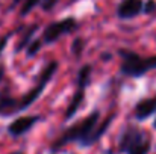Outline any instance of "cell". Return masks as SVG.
Masks as SVG:
<instances>
[{"label":"cell","instance_id":"cell-1","mask_svg":"<svg viewBox=\"0 0 156 154\" xmlns=\"http://www.w3.org/2000/svg\"><path fill=\"white\" fill-rule=\"evenodd\" d=\"M114 119H115V113H109L103 121H100V112L93 110L82 119L67 127L50 144V151L58 153L61 148H64L68 144H77L82 148L96 145L109 130Z\"/></svg>","mask_w":156,"mask_h":154},{"label":"cell","instance_id":"cell-2","mask_svg":"<svg viewBox=\"0 0 156 154\" xmlns=\"http://www.w3.org/2000/svg\"><path fill=\"white\" fill-rule=\"evenodd\" d=\"M117 54L120 56V67L118 73L124 77L140 79L146 76L149 71L156 70V54L152 56H141L140 53L130 49H118Z\"/></svg>","mask_w":156,"mask_h":154},{"label":"cell","instance_id":"cell-3","mask_svg":"<svg viewBox=\"0 0 156 154\" xmlns=\"http://www.w3.org/2000/svg\"><path fill=\"white\" fill-rule=\"evenodd\" d=\"M118 151L121 154H149L152 151V136L136 124H126L118 136Z\"/></svg>","mask_w":156,"mask_h":154},{"label":"cell","instance_id":"cell-4","mask_svg":"<svg viewBox=\"0 0 156 154\" xmlns=\"http://www.w3.org/2000/svg\"><path fill=\"white\" fill-rule=\"evenodd\" d=\"M58 68H59V62H58V60H53V59L49 60V62L43 67V70L40 71V74H38V77H37L35 86L30 88L26 94H23V95L20 97V112L27 110L34 103L43 95V92L46 91L49 82L53 79V76H55V73L58 71Z\"/></svg>","mask_w":156,"mask_h":154},{"label":"cell","instance_id":"cell-5","mask_svg":"<svg viewBox=\"0 0 156 154\" xmlns=\"http://www.w3.org/2000/svg\"><path fill=\"white\" fill-rule=\"evenodd\" d=\"M79 27H80V24H79L77 18H74V17H65V18H61V20H56V21L49 23L43 29L41 38H43V41H44L46 46H50V44L58 43L61 39V36L74 33Z\"/></svg>","mask_w":156,"mask_h":154},{"label":"cell","instance_id":"cell-6","mask_svg":"<svg viewBox=\"0 0 156 154\" xmlns=\"http://www.w3.org/2000/svg\"><path fill=\"white\" fill-rule=\"evenodd\" d=\"M41 121L40 115H24V116H18L14 121H11L6 127V132L9 133V136L12 138H20L23 135H26L27 132H30L35 124H38Z\"/></svg>","mask_w":156,"mask_h":154},{"label":"cell","instance_id":"cell-7","mask_svg":"<svg viewBox=\"0 0 156 154\" xmlns=\"http://www.w3.org/2000/svg\"><path fill=\"white\" fill-rule=\"evenodd\" d=\"M17 113H20V98H15L6 85L0 89V116L8 118Z\"/></svg>","mask_w":156,"mask_h":154},{"label":"cell","instance_id":"cell-8","mask_svg":"<svg viewBox=\"0 0 156 154\" xmlns=\"http://www.w3.org/2000/svg\"><path fill=\"white\" fill-rule=\"evenodd\" d=\"M144 0H121L115 9V14L120 20H132L143 14Z\"/></svg>","mask_w":156,"mask_h":154},{"label":"cell","instance_id":"cell-9","mask_svg":"<svg viewBox=\"0 0 156 154\" xmlns=\"http://www.w3.org/2000/svg\"><path fill=\"white\" fill-rule=\"evenodd\" d=\"M156 113V95L155 97H146L133 106V116L136 121H146L152 115Z\"/></svg>","mask_w":156,"mask_h":154},{"label":"cell","instance_id":"cell-10","mask_svg":"<svg viewBox=\"0 0 156 154\" xmlns=\"http://www.w3.org/2000/svg\"><path fill=\"white\" fill-rule=\"evenodd\" d=\"M85 103V89L82 88H76L71 100L68 103L67 109H65V113H64V119L65 121H70L71 118H74V115L77 113V110L82 107V104Z\"/></svg>","mask_w":156,"mask_h":154},{"label":"cell","instance_id":"cell-11","mask_svg":"<svg viewBox=\"0 0 156 154\" xmlns=\"http://www.w3.org/2000/svg\"><path fill=\"white\" fill-rule=\"evenodd\" d=\"M38 29H40V24H37V23L27 24V26L24 27V30L21 32V36H20L18 43L15 44V49H14V53H15V54H18L20 51L27 49V46L32 43V39H34L35 33L38 32Z\"/></svg>","mask_w":156,"mask_h":154},{"label":"cell","instance_id":"cell-12","mask_svg":"<svg viewBox=\"0 0 156 154\" xmlns=\"http://www.w3.org/2000/svg\"><path fill=\"white\" fill-rule=\"evenodd\" d=\"M93 80V65L91 63H85L77 70L76 74V88H82L87 89L91 85Z\"/></svg>","mask_w":156,"mask_h":154},{"label":"cell","instance_id":"cell-13","mask_svg":"<svg viewBox=\"0 0 156 154\" xmlns=\"http://www.w3.org/2000/svg\"><path fill=\"white\" fill-rule=\"evenodd\" d=\"M85 46H87L85 38L76 36V38L71 41V54H73L76 59H80L82 54H83V50H85Z\"/></svg>","mask_w":156,"mask_h":154},{"label":"cell","instance_id":"cell-14","mask_svg":"<svg viewBox=\"0 0 156 154\" xmlns=\"http://www.w3.org/2000/svg\"><path fill=\"white\" fill-rule=\"evenodd\" d=\"M43 46H44V41H43V38L40 36V38H34L32 39V43L27 46V49H26V56L29 57V59H32V57H35L40 51H41V49H43Z\"/></svg>","mask_w":156,"mask_h":154},{"label":"cell","instance_id":"cell-15","mask_svg":"<svg viewBox=\"0 0 156 154\" xmlns=\"http://www.w3.org/2000/svg\"><path fill=\"white\" fill-rule=\"evenodd\" d=\"M24 27H26V26H20V27H18V29H15V30H11V32H8V33L0 35V56L5 53L6 47H8V44H9V41H11V38H12L14 35H17V33L23 32V30H24Z\"/></svg>","mask_w":156,"mask_h":154},{"label":"cell","instance_id":"cell-16","mask_svg":"<svg viewBox=\"0 0 156 154\" xmlns=\"http://www.w3.org/2000/svg\"><path fill=\"white\" fill-rule=\"evenodd\" d=\"M43 0H23L21 8H20V17H26L30 11H34L37 6L41 5Z\"/></svg>","mask_w":156,"mask_h":154},{"label":"cell","instance_id":"cell-17","mask_svg":"<svg viewBox=\"0 0 156 154\" xmlns=\"http://www.w3.org/2000/svg\"><path fill=\"white\" fill-rule=\"evenodd\" d=\"M156 12V0H144V9L143 14L146 15H152Z\"/></svg>","mask_w":156,"mask_h":154},{"label":"cell","instance_id":"cell-18","mask_svg":"<svg viewBox=\"0 0 156 154\" xmlns=\"http://www.w3.org/2000/svg\"><path fill=\"white\" fill-rule=\"evenodd\" d=\"M59 0H43L41 2V9L44 11V12H49V11H52L53 8L56 6V3H58Z\"/></svg>","mask_w":156,"mask_h":154},{"label":"cell","instance_id":"cell-19","mask_svg":"<svg viewBox=\"0 0 156 154\" xmlns=\"http://www.w3.org/2000/svg\"><path fill=\"white\" fill-rule=\"evenodd\" d=\"M5 76H6V65L3 62H0V83L3 82Z\"/></svg>","mask_w":156,"mask_h":154},{"label":"cell","instance_id":"cell-20","mask_svg":"<svg viewBox=\"0 0 156 154\" xmlns=\"http://www.w3.org/2000/svg\"><path fill=\"white\" fill-rule=\"evenodd\" d=\"M18 3H23V0H12V2H11V5L8 6V11H12V9H14Z\"/></svg>","mask_w":156,"mask_h":154},{"label":"cell","instance_id":"cell-21","mask_svg":"<svg viewBox=\"0 0 156 154\" xmlns=\"http://www.w3.org/2000/svg\"><path fill=\"white\" fill-rule=\"evenodd\" d=\"M100 59H102V60H111V59H112V54H111V53H102V54H100Z\"/></svg>","mask_w":156,"mask_h":154},{"label":"cell","instance_id":"cell-22","mask_svg":"<svg viewBox=\"0 0 156 154\" xmlns=\"http://www.w3.org/2000/svg\"><path fill=\"white\" fill-rule=\"evenodd\" d=\"M9 154H24V153H21V151H14V153H9Z\"/></svg>","mask_w":156,"mask_h":154},{"label":"cell","instance_id":"cell-23","mask_svg":"<svg viewBox=\"0 0 156 154\" xmlns=\"http://www.w3.org/2000/svg\"><path fill=\"white\" fill-rule=\"evenodd\" d=\"M153 128L156 130V118H155V121H153Z\"/></svg>","mask_w":156,"mask_h":154},{"label":"cell","instance_id":"cell-24","mask_svg":"<svg viewBox=\"0 0 156 154\" xmlns=\"http://www.w3.org/2000/svg\"><path fill=\"white\" fill-rule=\"evenodd\" d=\"M74 2H77V0H70V3H74Z\"/></svg>","mask_w":156,"mask_h":154}]
</instances>
